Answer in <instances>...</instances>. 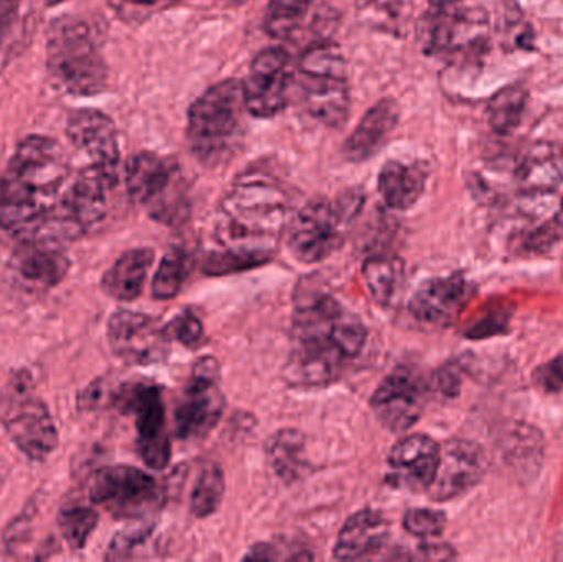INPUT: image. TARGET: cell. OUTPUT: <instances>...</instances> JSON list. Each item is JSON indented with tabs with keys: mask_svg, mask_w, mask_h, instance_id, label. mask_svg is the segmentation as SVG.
I'll return each instance as SVG.
<instances>
[{
	"mask_svg": "<svg viewBox=\"0 0 563 562\" xmlns=\"http://www.w3.org/2000/svg\"><path fill=\"white\" fill-rule=\"evenodd\" d=\"M366 340V326L356 313L323 290L303 289L295 304L285 378L297 386L330 385L363 352Z\"/></svg>",
	"mask_w": 563,
	"mask_h": 562,
	"instance_id": "6da1fadb",
	"label": "cell"
},
{
	"mask_svg": "<svg viewBox=\"0 0 563 562\" xmlns=\"http://www.w3.org/2000/svg\"><path fill=\"white\" fill-rule=\"evenodd\" d=\"M71 177L58 142L43 135L20 142L0 177V240L15 246L32 241L65 197Z\"/></svg>",
	"mask_w": 563,
	"mask_h": 562,
	"instance_id": "7a4b0ae2",
	"label": "cell"
},
{
	"mask_svg": "<svg viewBox=\"0 0 563 562\" xmlns=\"http://www.w3.org/2000/svg\"><path fill=\"white\" fill-rule=\"evenodd\" d=\"M287 218V198L269 175L246 174L224 195L217 238L224 250L273 256Z\"/></svg>",
	"mask_w": 563,
	"mask_h": 562,
	"instance_id": "3957f363",
	"label": "cell"
},
{
	"mask_svg": "<svg viewBox=\"0 0 563 562\" xmlns=\"http://www.w3.org/2000/svg\"><path fill=\"white\" fill-rule=\"evenodd\" d=\"M246 99L236 79L214 85L188 111L187 139L201 164L217 167L234 157L246 132Z\"/></svg>",
	"mask_w": 563,
	"mask_h": 562,
	"instance_id": "277c9868",
	"label": "cell"
},
{
	"mask_svg": "<svg viewBox=\"0 0 563 562\" xmlns=\"http://www.w3.org/2000/svg\"><path fill=\"white\" fill-rule=\"evenodd\" d=\"M46 65L53 82L68 95H98L108 82V66L91 30L73 16H62L49 26Z\"/></svg>",
	"mask_w": 563,
	"mask_h": 562,
	"instance_id": "5b68a950",
	"label": "cell"
},
{
	"mask_svg": "<svg viewBox=\"0 0 563 562\" xmlns=\"http://www.w3.org/2000/svg\"><path fill=\"white\" fill-rule=\"evenodd\" d=\"M298 91L311 118L340 128L350 114L351 92L347 63L340 46L321 42L310 46L298 62Z\"/></svg>",
	"mask_w": 563,
	"mask_h": 562,
	"instance_id": "8992f818",
	"label": "cell"
},
{
	"mask_svg": "<svg viewBox=\"0 0 563 562\" xmlns=\"http://www.w3.org/2000/svg\"><path fill=\"white\" fill-rule=\"evenodd\" d=\"M363 203V191L350 190L336 200L318 198L305 205L288 227L287 244L295 260L321 263L340 250Z\"/></svg>",
	"mask_w": 563,
	"mask_h": 562,
	"instance_id": "52a82bcc",
	"label": "cell"
},
{
	"mask_svg": "<svg viewBox=\"0 0 563 562\" xmlns=\"http://www.w3.org/2000/svg\"><path fill=\"white\" fill-rule=\"evenodd\" d=\"M89 498L119 520H141L161 507L164 492L147 472L131 465H112L92 477Z\"/></svg>",
	"mask_w": 563,
	"mask_h": 562,
	"instance_id": "ba28073f",
	"label": "cell"
},
{
	"mask_svg": "<svg viewBox=\"0 0 563 562\" xmlns=\"http://www.w3.org/2000/svg\"><path fill=\"white\" fill-rule=\"evenodd\" d=\"M419 40L429 55L463 59L478 53L488 42L485 13L459 3L433 9L419 25Z\"/></svg>",
	"mask_w": 563,
	"mask_h": 562,
	"instance_id": "9c48e42d",
	"label": "cell"
},
{
	"mask_svg": "<svg viewBox=\"0 0 563 562\" xmlns=\"http://www.w3.org/2000/svg\"><path fill=\"white\" fill-rule=\"evenodd\" d=\"M29 382L26 376L13 379L3 426L23 455L30 461L42 462L58 448V428L48 406L30 393Z\"/></svg>",
	"mask_w": 563,
	"mask_h": 562,
	"instance_id": "30bf717a",
	"label": "cell"
},
{
	"mask_svg": "<svg viewBox=\"0 0 563 562\" xmlns=\"http://www.w3.org/2000/svg\"><path fill=\"white\" fill-rule=\"evenodd\" d=\"M224 411L220 363L203 356L195 363L190 383L175 408V431L181 441H198L213 431Z\"/></svg>",
	"mask_w": 563,
	"mask_h": 562,
	"instance_id": "8fae6325",
	"label": "cell"
},
{
	"mask_svg": "<svg viewBox=\"0 0 563 562\" xmlns=\"http://www.w3.org/2000/svg\"><path fill=\"white\" fill-rule=\"evenodd\" d=\"M178 180L175 162L154 152H139L125 167V185L132 200L147 205L152 217L164 223L177 221L185 211L184 200L177 197Z\"/></svg>",
	"mask_w": 563,
	"mask_h": 562,
	"instance_id": "7c38bea8",
	"label": "cell"
},
{
	"mask_svg": "<svg viewBox=\"0 0 563 562\" xmlns=\"http://www.w3.org/2000/svg\"><path fill=\"white\" fill-rule=\"evenodd\" d=\"M115 406L135 418L137 451L152 471H164L172 458L170 438L165 431L162 392L154 385L125 386L115 395Z\"/></svg>",
	"mask_w": 563,
	"mask_h": 562,
	"instance_id": "4fadbf2b",
	"label": "cell"
},
{
	"mask_svg": "<svg viewBox=\"0 0 563 562\" xmlns=\"http://www.w3.org/2000/svg\"><path fill=\"white\" fill-rule=\"evenodd\" d=\"M295 71L290 56L282 48H266L256 55L243 82L250 114L274 118L287 108Z\"/></svg>",
	"mask_w": 563,
	"mask_h": 562,
	"instance_id": "5bb4252c",
	"label": "cell"
},
{
	"mask_svg": "<svg viewBox=\"0 0 563 562\" xmlns=\"http://www.w3.org/2000/svg\"><path fill=\"white\" fill-rule=\"evenodd\" d=\"M108 340L112 352L131 365L164 362L170 352V337L154 317L118 310L109 319Z\"/></svg>",
	"mask_w": 563,
	"mask_h": 562,
	"instance_id": "9a60e30c",
	"label": "cell"
},
{
	"mask_svg": "<svg viewBox=\"0 0 563 562\" xmlns=\"http://www.w3.org/2000/svg\"><path fill=\"white\" fill-rule=\"evenodd\" d=\"M488 471V459L482 445L466 439H452L440 448V462L429 495L433 502L463 497L476 487Z\"/></svg>",
	"mask_w": 563,
	"mask_h": 562,
	"instance_id": "2e32d148",
	"label": "cell"
},
{
	"mask_svg": "<svg viewBox=\"0 0 563 562\" xmlns=\"http://www.w3.org/2000/svg\"><path fill=\"white\" fill-rule=\"evenodd\" d=\"M371 408L384 428L407 431L419 421L426 408V386L412 370L399 366L377 386Z\"/></svg>",
	"mask_w": 563,
	"mask_h": 562,
	"instance_id": "e0dca14e",
	"label": "cell"
},
{
	"mask_svg": "<svg viewBox=\"0 0 563 562\" xmlns=\"http://www.w3.org/2000/svg\"><path fill=\"white\" fill-rule=\"evenodd\" d=\"M440 445L426 434L400 439L390 451L387 484L407 492H427L435 478Z\"/></svg>",
	"mask_w": 563,
	"mask_h": 562,
	"instance_id": "ac0fdd59",
	"label": "cell"
},
{
	"mask_svg": "<svg viewBox=\"0 0 563 562\" xmlns=\"http://www.w3.org/2000/svg\"><path fill=\"white\" fill-rule=\"evenodd\" d=\"M66 135L88 164L119 175V141L114 122L95 109L75 111L66 122Z\"/></svg>",
	"mask_w": 563,
	"mask_h": 562,
	"instance_id": "d6986e66",
	"label": "cell"
},
{
	"mask_svg": "<svg viewBox=\"0 0 563 562\" xmlns=\"http://www.w3.org/2000/svg\"><path fill=\"white\" fill-rule=\"evenodd\" d=\"M472 296L473 286L462 274L433 277L413 293L409 310L419 322L445 327L459 319Z\"/></svg>",
	"mask_w": 563,
	"mask_h": 562,
	"instance_id": "ffe728a7",
	"label": "cell"
},
{
	"mask_svg": "<svg viewBox=\"0 0 563 562\" xmlns=\"http://www.w3.org/2000/svg\"><path fill=\"white\" fill-rule=\"evenodd\" d=\"M69 263L65 250L58 244L30 241L16 244L12 271L16 279L35 290H48L68 276Z\"/></svg>",
	"mask_w": 563,
	"mask_h": 562,
	"instance_id": "44dd1931",
	"label": "cell"
},
{
	"mask_svg": "<svg viewBox=\"0 0 563 562\" xmlns=\"http://www.w3.org/2000/svg\"><path fill=\"white\" fill-rule=\"evenodd\" d=\"M389 540V524L376 510H360L347 518L338 535L333 557L340 561L366 560L379 553Z\"/></svg>",
	"mask_w": 563,
	"mask_h": 562,
	"instance_id": "7402d4cb",
	"label": "cell"
},
{
	"mask_svg": "<svg viewBox=\"0 0 563 562\" xmlns=\"http://www.w3.org/2000/svg\"><path fill=\"white\" fill-rule=\"evenodd\" d=\"M397 121L399 108L393 99H383L374 104L344 142V157L351 162H364L373 157L393 134Z\"/></svg>",
	"mask_w": 563,
	"mask_h": 562,
	"instance_id": "603a6c76",
	"label": "cell"
},
{
	"mask_svg": "<svg viewBox=\"0 0 563 562\" xmlns=\"http://www.w3.org/2000/svg\"><path fill=\"white\" fill-rule=\"evenodd\" d=\"M152 264L154 251L148 247L125 251L102 276V290L112 299L132 302L141 297Z\"/></svg>",
	"mask_w": 563,
	"mask_h": 562,
	"instance_id": "cb8c5ba5",
	"label": "cell"
},
{
	"mask_svg": "<svg viewBox=\"0 0 563 562\" xmlns=\"http://www.w3.org/2000/svg\"><path fill=\"white\" fill-rule=\"evenodd\" d=\"M427 174L422 167L400 161H389L377 178L380 198L390 210H409L426 190Z\"/></svg>",
	"mask_w": 563,
	"mask_h": 562,
	"instance_id": "d4e9b609",
	"label": "cell"
},
{
	"mask_svg": "<svg viewBox=\"0 0 563 562\" xmlns=\"http://www.w3.org/2000/svg\"><path fill=\"white\" fill-rule=\"evenodd\" d=\"M562 180L561 155L552 144L538 142L519 162L518 184L526 194H551Z\"/></svg>",
	"mask_w": 563,
	"mask_h": 562,
	"instance_id": "484cf974",
	"label": "cell"
},
{
	"mask_svg": "<svg viewBox=\"0 0 563 562\" xmlns=\"http://www.w3.org/2000/svg\"><path fill=\"white\" fill-rule=\"evenodd\" d=\"M267 461L285 484L303 477L308 471L303 436L295 429H280L267 441Z\"/></svg>",
	"mask_w": 563,
	"mask_h": 562,
	"instance_id": "4316f807",
	"label": "cell"
},
{
	"mask_svg": "<svg viewBox=\"0 0 563 562\" xmlns=\"http://www.w3.org/2000/svg\"><path fill=\"white\" fill-rule=\"evenodd\" d=\"M356 15L364 26L404 36L412 23L413 0H356Z\"/></svg>",
	"mask_w": 563,
	"mask_h": 562,
	"instance_id": "83f0119b",
	"label": "cell"
},
{
	"mask_svg": "<svg viewBox=\"0 0 563 562\" xmlns=\"http://www.w3.org/2000/svg\"><path fill=\"white\" fill-rule=\"evenodd\" d=\"M404 263L397 257H371L363 264V277L373 300L390 306L404 284Z\"/></svg>",
	"mask_w": 563,
	"mask_h": 562,
	"instance_id": "f1b7e54d",
	"label": "cell"
},
{
	"mask_svg": "<svg viewBox=\"0 0 563 562\" xmlns=\"http://www.w3.org/2000/svg\"><path fill=\"white\" fill-rule=\"evenodd\" d=\"M528 91L521 85L506 86L489 99L486 115L496 134L506 135L521 124Z\"/></svg>",
	"mask_w": 563,
	"mask_h": 562,
	"instance_id": "f546056e",
	"label": "cell"
},
{
	"mask_svg": "<svg viewBox=\"0 0 563 562\" xmlns=\"http://www.w3.org/2000/svg\"><path fill=\"white\" fill-rule=\"evenodd\" d=\"M190 273V260L184 250L168 251L162 257L154 279H152V296L157 300H170L180 294L185 280Z\"/></svg>",
	"mask_w": 563,
	"mask_h": 562,
	"instance_id": "4dcf8cb0",
	"label": "cell"
},
{
	"mask_svg": "<svg viewBox=\"0 0 563 562\" xmlns=\"http://www.w3.org/2000/svg\"><path fill=\"white\" fill-rule=\"evenodd\" d=\"M224 475L220 465L207 464L198 474L191 491V514L197 518H208L220 508L224 497Z\"/></svg>",
	"mask_w": 563,
	"mask_h": 562,
	"instance_id": "1f68e13d",
	"label": "cell"
},
{
	"mask_svg": "<svg viewBox=\"0 0 563 562\" xmlns=\"http://www.w3.org/2000/svg\"><path fill=\"white\" fill-rule=\"evenodd\" d=\"M98 524V511L86 505L63 507L56 518L59 533L73 551H81L86 547Z\"/></svg>",
	"mask_w": 563,
	"mask_h": 562,
	"instance_id": "d6a6232c",
	"label": "cell"
},
{
	"mask_svg": "<svg viewBox=\"0 0 563 562\" xmlns=\"http://www.w3.org/2000/svg\"><path fill=\"white\" fill-rule=\"evenodd\" d=\"M313 0H271L266 10L267 33L274 38H288L303 22Z\"/></svg>",
	"mask_w": 563,
	"mask_h": 562,
	"instance_id": "836d02e7",
	"label": "cell"
},
{
	"mask_svg": "<svg viewBox=\"0 0 563 562\" xmlns=\"http://www.w3.org/2000/svg\"><path fill=\"white\" fill-rule=\"evenodd\" d=\"M273 256L267 254L244 253V251L221 250L208 253L203 260V271L210 276H223V274L241 273V271L254 269L269 263Z\"/></svg>",
	"mask_w": 563,
	"mask_h": 562,
	"instance_id": "e575fe53",
	"label": "cell"
},
{
	"mask_svg": "<svg viewBox=\"0 0 563 562\" xmlns=\"http://www.w3.org/2000/svg\"><path fill=\"white\" fill-rule=\"evenodd\" d=\"M404 528L407 533L422 540L442 537L446 528L445 514L430 508H412L404 515Z\"/></svg>",
	"mask_w": 563,
	"mask_h": 562,
	"instance_id": "d590c367",
	"label": "cell"
},
{
	"mask_svg": "<svg viewBox=\"0 0 563 562\" xmlns=\"http://www.w3.org/2000/svg\"><path fill=\"white\" fill-rule=\"evenodd\" d=\"M165 329H167L170 340H178L181 345L188 346V349H195L203 342V323L194 313H181L177 319L172 320Z\"/></svg>",
	"mask_w": 563,
	"mask_h": 562,
	"instance_id": "8d00e7d4",
	"label": "cell"
},
{
	"mask_svg": "<svg viewBox=\"0 0 563 562\" xmlns=\"http://www.w3.org/2000/svg\"><path fill=\"white\" fill-rule=\"evenodd\" d=\"M532 383L536 388L548 395H555L563 389V353L544 363L532 373Z\"/></svg>",
	"mask_w": 563,
	"mask_h": 562,
	"instance_id": "74e56055",
	"label": "cell"
},
{
	"mask_svg": "<svg viewBox=\"0 0 563 562\" xmlns=\"http://www.w3.org/2000/svg\"><path fill=\"white\" fill-rule=\"evenodd\" d=\"M561 240L558 228L554 221L551 223L541 224L536 230L529 231L522 240L521 246L526 253L544 254Z\"/></svg>",
	"mask_w": 563,
	"mask_h": 562,
	"instance_id": "f35d334b",
	"label": "cell"
},
{
	"mask_svg": "<svg viewBox=\"0 0 563 562\" xmlns=\"http://www.w3.org/2000/svg\"><path fill=\"white\" fill-rule=\"evenodd\" d=\"M106 398V386L102 379H96L95 383L82 389L78 395V408L81 411H92V409L99 408Z\"/></svg>",
	"mask_w": 563,
	"mask_h": 562,
	"instance_id": "ab89813d",
	"label": "cell"
},
{
	"mask_svg": "<svg viewBox=\"0 0 563 562\" xmlns=\"http://www.w3.org/2000/svg\"><path fill=\"white\" fill-rule=\"evenodd\" d=\"M19 2L20 0H0V45H2L3 36L9 30L10 23H12Z\"/></svg>",
	"mask_w": 563,
	"mask_h": 562,
	"instance_id": "60d3db41",
	"label": "cell"
},
{
	"mask_svg": "<svg viewBox=\"0 0 563 562\" xmlns=\"http://www.w3.org/2000/svg\"><path fill=\"white\" fill-rule=\"evenodd\" d=\"M422 553L423 558H427V560H452V558H455L452 548L440 547V544L423 547Z\"/></svg>",
	"mask_w": 563,
	"mask_h": 562,
	"instance_id": "b9f144b4",
	"label": "cell"
},
{
	"mask_svg": "<svg viewBox=\"0 0 563 562\" xmlns=\"http://www.w3.org/2000/svg\"><path fill=\"white\" fill-rule=\"evenodd\" d=\"M277 558L279 557H277L276 548L269 547V544H257L246 554V560L273 561Z\"/></svg>",
	"mask_w": 563,
	"mask_h": 562,
	"instance_id": "7bdbcfd3",
	"label": "cell"
},
{
	"mask_svg": "<svg viewBox=\"0 0 563 562\" xmlns=\"http://www.w3.org/2000/svg\"><path fill=\"white\" fill-rule=\"evenodd\" d=\"M7 475H9V465H7L5 459L0 454V491L5 485Z\"/></svg>",
	"mask_w": 563,
	"mask_h": 562,
	"instance_id": "ee69618b",
	"label": "cell"
},
{
	"mask_svg": "<svg viewBox=\"0 0 563 562\" xmlns=\"http://www.w3.org/2000/svg\"><path fill=\"white\" fill-rule=\"evenodd\" d=\"M554 224L555 228H558L559 234H561V240L563 241V198L561 201V208H559L558 214H555Z\"/></svg>",
	"mask_w": 563,
	"mask_h": 562,
	"instance_id": "f6af8a7d",
	"label": "cell"
},
{
	"mask_svg": "<svg viewBox=\"0 0 563 562\" xmlns=\"http://www.w3.org/2000/svg\"><path fill=\"white\" fill-rule=\"evenodd\" d=\"M432 3L433 9H442V7L453 5V3H459V0H429Z\"/></svg>",
	"mask_w": 563,
	"mask_h": 562,
	"instance_id": "bcb514c9",
	"label": "cell"
},
{
	"mask_svg": "<svg viewBox=\"0 0 563 562\" xmlns=\"http://www.w3.org/2000/svg\"><path fill=\"white\" fill-rule=\"evenodd\" d=\"M128 2L135 3V5H154L161 0H128Z\"/></svg>",
	"mask_w": 563,
	"mask_h": 562,
	"instance_id": "7dc6e473",
	"label": "cell"
},
{
	"mask_svg": "<svg viewBox=\"0 0 563 562\" xmlns=\"http://www.w3.org/2000/svg\"><path fill=\"white\" fill-rule=\"evenodd\" d=\"M46 5L55 7L59 5V3L65 2V0H45Z\"/></svg>",
	"mask_w": 563,
	"mask_h": 562,
	"instance_id": "c3c4849f",
	"label": "cell"
}]
</instances>
